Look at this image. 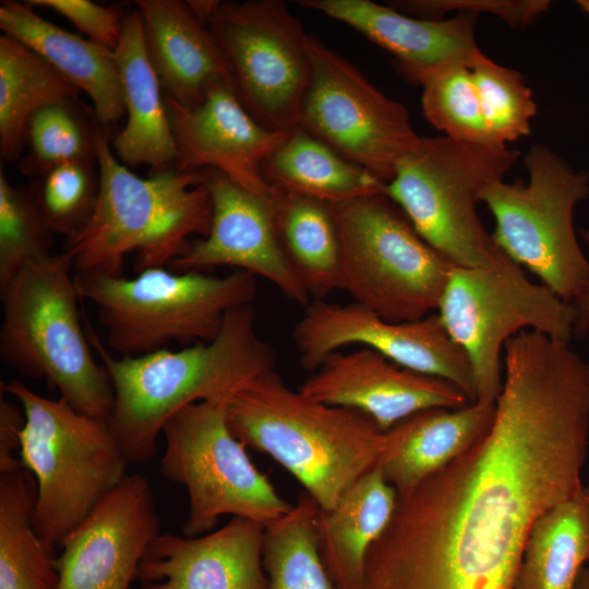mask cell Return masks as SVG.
Segmentation results:
<instances>
[{"label":"cell","instance_id":"1","mask_svg":"<svg viewBox=\"0 0 589 589\" xmlns=\"http://www.w3.org/2000/svg\"><path fill=\"white\" fill-rule=\"evenodd\" d=\"M503 353L491 426L398 498L362 589H514L534 522L585 486L587 363L569 342L531 330Z\"/></svg>","mask_w":589,"mask_h":589},{"label":"cell","instance_id":"2","mask_svg":"<svg viewBox=\"0 0 589 589\" xmlns=\"http://www.w3.org/2000/svg\"><path fill=\"white\" fill-rule=\"evenodd\" d=\"M115 393L108 419L129 465L149 461L166 422L200 401L231 398L275 370V353L255 329L252 303L230 310L218 335L181 350L167 348L139 357L115 358L86 330Z\"/></svg>","mask_w":589,"mask_h":589},{"label":"cell","instance_id":"3","mask_svg":"<svg viewBox=\"0 0 589 589\" xmlns=\"http://www.w3.org/2000/svg\"><path fill=\"white\" fill-rule=\"evenodd\" d=\"M227 422L235 437L271 456L322 509L377 467L387 442L369 416L309 398L275 370L230 398Z\"/></svg>","mask_w":589,"mask_h":589},{"label":"cell","instance_id":"4","mask_svg":"<svg viewBox=\"0 0 589 589\" xmlns=\"http://www.w3.org/2000/svg\"><path fill=\"white\" fill-rule=\"evenodd\" d=\"M100 189L86 226L65 239L62 254L75 272L122 276L136 251L135 271L164 267L181 256L193 235L205 237L212 202L206 169H170L142 178L116 157L108 128L97 142Z\"/></svg>","mask_w":589,"mask_h":589},{"label":"cell","instance_id":"5","mask_svg":"<svg viewBox=\"0 0 589 589\" xmlns=\"http://www.w3.org/2000/svg\"><path fill=\"white\" fill-rule=\"evenodd\" d=\"M71 262L49 253L26 263L0 290V357L23 375L43 378L77 411L109 419L113 387L92 354Z\"/></svg>","mask_w":589,"mask_h":589},{"label":"cell","instance_id":"6","mask_svg":"<svg viewBox=\"0 0 589 589\" xmlns=\"http://www.w3.org/2000/svg\"><path fill=\"white\" fill-rule=\"evenodd\" d=\"M25 412L19 458L37 484L34 525L55 554L67 536L128 474L108 419L50 399L14 380L0 383Z\"/></svg>","mask_w":589,"mask_h":589},{"label":"cell","instance_id":"7","mask_svg":"<svg viewBox=\"0 0 589 589\" xmlns=\"http://www.w3.org/2000/svg\"><path fill=\"white\" fill-rule=\"evenodd\" d=\"M74 281L80 298L96 306L107 345L123 357L154 352L171 341L213 340L227 313L251 304L257 289L256 277L242 271L216 277L152 267L134 278L75 272Z\"/></svg>","mask_w":589,"mask_h":589},{"label":"cell","instance_id":"8","mask_svg":"<svg viewBox=\"0 0 589 589\" xmlns=\"http://www.w3.org/2000/svg\"><path fill=\"white\" fill-rule=\"evenodd\" d=\"M518 149L441 136H420L396 168L385 194L418 233L458 267H488L509 259L483 227L477 212L480 191L504 180Z\"/></svg>","mask_w":589,"mask_h":589},{"label":"cell","instance_id":"9","mask_svg":"<svg viewBox=\"0 0 589 589\" xmlns=\"http://www.w3.org/2000/svg\"><path fill=\"white\" fill-rule=\"evenodd\" d=\"M341 249V289L390 322L437 310L454 265L385 193L330 204Z\"/></svg>","mask_w":589,"mask_h":589},{"label":"cell","instance_id":"10","mask_svg":"<svg viewBox=\"0 0 589 589\" xmlns=\"http://www.w3.org/2000/svg\"><path fill=\"white\" fill-rule=\"evenodd\" d=\"M527 183L497 180L479 193L494 218L497 247L573 304L589 286V261L576 237L574 212L589 196V175L543 144L525 156Z\"/></svg>","mask_w":589,"mask_h":589},{"label":"cell","instance_id":"11","mask_svg":"<svg viewBox=\"0 0 589 589\" xmlns=\"http://www.w3.org/2000/svg\"><path fill=\"white\" fill-rule=\"evenodd\" d=\"M438 316L466 353L477 400L495 404L503 384L502 351L524 330L569 342L575 310L546 286L530 280L513 260L488 267L454 266Z\"/></svg>","mask_w":589,"mask_h":589},{"label":"cell","instance_id":"12","mask_svg":"<svg viewBox=\"0 0 589 589\" xmlns=\"http://www.w3.org/2000/svg\"><path fill=\"white\" fill-rule=\"evenodd\" d=\"M230 398L189 405L164 425L160 473L185 488L189 512L185 537L213 531L220 516L245 517L265 526L292 508L266 474L259 471L245 445L227 422Z\"/></svg>","mask_w":589,"mask_h":589},{"label":"cell","instance_id":"13","mask_svg":"<svg viewBox=\"0 0 589 589\" xmlns=\"http://www.w3.org/2000/svg\"><path fill=\"white\" fill-rule=\"evenodd\" d=\"M205 25L247 111L269 130L296 128L312 67L301 21L280 0H217Z\"/></svg>","mask_w":589,"mask_h":589},{"label":"cell","instance_id":"14","mask_svg":"<svg viewBox=\"0 0 589 589\" xmlns=\"http://www.w3.org/2000/svg\"><path fill=\"white\" fill-rule=\"evenodd\" d=\"M311 75L298 125L385 184L418 144L408 109L311 35Z\"/></svg>","mask_w":589,"mask_h":589},{"label":"cell","instance_id":"15","mask_svg":"<svg viewBox=\"0 0 589 589\" xmlns=\"http://www.w3.org/2000/svg\"><path fill=\"white\" fill-rule=\"evenodd\" d=\"M300 365L316 371L332 353L350 345L369 348L406 369L444 378L477 400L470 362L450 338L438 314L390 322L359 303L315 300L293 330Z\"/></svg>","mask_w":589,"mask_h":589},{"label":"cell","instance_id":"16","mask_svg":"<svg viewBox=\"0 0 589 589\" xmlns=\"http://www.w3.org/2000/svg\"><path fill=\"white\" fill-rule=\"evenodd\" d=\"M159 530L148 480L127 474L63 540L58 589H129Z\"/></svg>","mask_w":589,"mask_h":589},{"label":"cell","instance_id":"17","mask_svg":"<svg viewBox=\"0 0 589 589\" xmlns=\"http://www.w3.org/2000/svg\"><path fill=\"white\" fill-rule=\"evenodd\" d=\"M204 184L212 202L209 231L169 266L180 272L231 266L268 280L288 299L308 306L311 297L276 231L275 199L257 195L214 169H206Z\"/></svg>","mask_w":589,"mask_h":589},{"label":"cell","instance_id":"18","mask_svg":"<svg viewBox=\"0 0 589 589\" xmlns=\"http://www.w3.org/2000/svg\"><path fill=\"white\" fill-rule=\"evenodd\" d=\"M165 103L177 147L176 169H214L257 195L275 199L277 190L264 179L262 164L289 131L259 123L230 79L211 82L194 107H182L166 95Z\"/></svg>","mask_w":589,"mask_h":589},{"label":"cell","instance_id":"19","mask_svg":"<svg viewBox=\"0 0 589 589\" xmlns=\"http://www.w3.org/2000/svg\"><path fill=\"white\" fill-rule=\"evenodd\" d=\"M298 390L314 400L363 412L384 432L421 410L455 409L470 402L452 382L406 369L363 347L329 354Z\"/></svg>","mask_w":589,"mask_h":589},{"label":"cell","instance_id":"20","mask_svg":"<svg viewBox=\"0 0 589 589\" xmlns=\"http://www.w3.org/2000/svg\"><path fill=\"white\" fill-rule=\"evenodd\" d=\"M265 529L253 519L232 517L197 537L160 532L140 563L141 589H267Z\"/></svg>","mask_w":589,"mask_h":589},{"label":"cell","instance_id":"21","mask_svg":"<svg viewBox=\"0 0 589 589\" xmlns=\"http://www.w3.org/2000/svg\"><path fill=\"white\" fill-rule=\"evenodd\" d=\"M297 3L347 24L390 52L401 75L446 62L471 65L481 52L474 38L477 15L473 14L426 20L370 0H299Z\"/></svg>","mask_w":589,"mask_h":589},{"label":"cell","instance_id":"22","mask_svg":"<svg viewBox=\"0 0 589 589\" xmlns=\"http://www.w3.org/2000/svg\"><path fill=\"white\" fill-rule=\"evenodd\" d=\"M146 51L164 94L182 107L203 99L206 86L230 79V71L209 29L181 0H136Z\"/></svg>","mask_w":589,"mask_h":589},{"label":"cell","instance_id":"23","mask_svg":"<svg viewBox=\"0 0 589 589\" xmlns=\"http://www.w3.org/2000/svg\"><path fill=\"white\" fill-rule=\"evenodd\" d=\"M495 404L469 402L460 408L416 412L386 431L377 464L398 498L468 450L491 426Z\"/></svg>","mask_w":589,"mask_h":589},{"label":"cell","instance_id":"24","mask_svg":"<svg viewBox=\"0 0 589 589\" xmlns=\"http://www.w3.org/2000/svg\"><path fill=\"white\" fill-rule=\"evenodd\" d=\"M123 92L127 123L111 142L124 166L149 167V173L175 169L176 141L159 77L151 63L137 9L128 13L115 50Z\"/></svg>","mask_w":589,"mask_h":589},{"label":"cell","instance_id":"25","mask_svg":"<svg viewBox=\"0 0 589 589\" xmlns=\"http://www.w3.org/2000/svg\"><path fill=\"white\" fill-rule=\"evenodd\" d=\"M0 28L85 92L104 127L123 117V92L115 51L55 25L27 2L1 1Z\"/></svg>","mask_w":589,"mask_h":589},{"label":"cell","instance_id":"26","mask_svg":"<svg viewBox=\"0 0 589 589\" xmlns=\"http://www.w3.org/2000/svg\"><path fill=\"white\" fill-rule=\"evenodd\" d=\"M397 503L396 490L375 467L333 508L318 507L317 546L335 589H362L368 552L388 526Z\"/></svg>","mask_w":589,"mask_h":589},{"label":"cell","instance_id":"27","mask_svg":"<svg viewBox=\"0 0 589 589\" xmlns=\"http://www.w3.org/2000/svg\"><path fill=\"white\" fill-rule=\"evenodd\" d=\"M274 189L328 204L385 193V183L297 125L262 164Z\"/></svg>","mask_w":589,"mask_h":589},{"label":"cell","instance_id":"28","mask_svg":"<svg viewBox=\"0 0 589 589\" xmlns=\"http://www.w3.org/2000/svg\"><path fill=\"white\" fill-rule=\"evenodd\" d=\"M274 208L283 250L310 297L323 300L341 289V249L330 204L277 190Z\"/></svg>","mask_w":589,"mask_h":589},{"label":"cell","instance_id":"29","mask_svg":"<svg viewBox=\"0 0 589 589\" xmlns=\"http://www.w3.org/2000/svg\"><path fill=\"white\" fill-rule=\"evenodd\" d=\"M589 561V485L545 512L526 543L514 589H575Z\"/></svg>","mask_w":589,"mask_h":589},{"label":"cell","instance_id":"30","mask_svg":"<svg viewBox=\"0 0 589 589\" xmlns=\"http://www.w3.org/2000/svg\"><path fill=\"white\" fill-rule=\"evenodd\" d=\"M36 501L31 471L0 474V589H58L56 556L34 525Z\"/></svg>","mask_w":589,"mask_h":589},{"label":"cell","instance_id":"31","mask_svg":"<svg viewBox=\"0 0 589 589\" xmlns=\"http://www.w3.org/2000/svg\"><path fill=\"white\" fill-rule=\"evenodd\" d=\"M79 89L21 41L0 37V156L20 158L29 117L53 101L77 96Z\"/></svg>","mask_w":589,"mask_h":589},{"label":"cell","instance_id":"32","mask_svg":"<svg viewBox=\"0 0 589 589\" xmlns=\"http://www.w3.org/2000/svg\"><path fill=\"white\" fill-rule=\"evenodd\" d=\"M105 128L77 96L37 109L26 124L27 153L20 160L21 173L36 179L65 163L97 159V142Z\"/></svg>","mask_w":589,"mask_h":589},{"label":"cell","instance_id":"33","mask_svg":"<svg viewBox=\"0 0 589 589\" xmlns=\"http://www.w3.org/2000/svg\"><path fill=\"white\" fill-rule=\"evenodd\" d=\"M318 505L305 491L289 513L266 526L263 565L267 589H335L317 546Z\"/></svg>","mask_w":589,"mask_h":589},{"label":"cell","instance_id":"34","mask_svg":"<svg viewBox=\"0 0 589 589\" xmlns=\"http://www.w3.org/2000/svg\"><path fill=\"white\" fill-rule=\"evenodd\" d=\"M402 76L422 87L423 116L444 136L458 142L504 147L495 143L486 127L470 65L446 62Z\"/></svg>","mask_w":589,"mask_h":589},{"label":"cell","instance_id":"35","mask_svg":"<svg viewBox=\"0 0 589 589\" xmlns=\"http://www.w3.org/2000/svg\"><path fill=\"white\" fill-rule=\"evenodd\" d=\"M99 189L97 159L56 166L34 179L29 188L49 229L65 239L86 226L96 207Z\"/></svg>","mask_w":589,"mask_h":589},{"label":"cell","instance_id":"36","mask_svg":"<svg viewBox=\"0 0 589 589\" xmlns=\"http://www.w3.org/2000/svg\"><path fill=\"white\" fill-rule=\"evenodd\" d=\"M486 127L500 146L531 133L537 105L520 72L500 65L482 51L470 65Z\"/></svg>","mask_w":589,"mask_h":589},{"label":"cell","instance_id":"37","mask_svg":"<svg viewBox=\"0 0 589 589\" xmlns=\"http://www.w3.org/2000/svg\"><path fill=\"white\" fill-rule=\"evenodd\" d=\"M52 231L28 189L12 185L0 170V290L28 262L50 253Z\"/></svg>","mask_w":589,"mask_h":589},{"label":"cell","instance_id":"38","mask_svg":"<svg viewBox=\"0 0 589 589\" xmlns=\"http://www.w3.org/2000/svg\"><path fill=\"white\" fill-rule=\"evenodd\" d=\"M389 7L410 16L442 20L444 15L489 13L514 28H525L548 11V0H396Z\"/></svg>","mask_w":589,"mask_h":589},{"label":"cell","instance_id":"39","mask_svg":"<svg viewBox=\"0 0 589 589\" xmlns=\"http://www.w3.org/2000/svg\"><path fill=\"white\" fill-rule=\"evenodd\" d=\"M34 7L50 9L68 19L87 39L115 51L121 40L128 13L118 7L89 0H28Z\"/></svg>","mask_w":589,"mask_h":589},{"label":"cell","instance_id":"40","mask_svg":"<svg viewBox=\"0 0 589 589\" xmlns=\"http://www.w3.org/2000/svg\"><path fill=\"white\" fill-rule=\"evenodd\" d=\"M25 421L22 406L0 392V474L23 468L19 452Z\"/></svg>","mask_w":589,"mask_h":589},{"label":"cell","instance_id":"41","mask_svg":"<svg viewBox=\"0 0 589 589\" xmlns=\"http://www.w3.org/2000/svg\"><path fill=\"white\" fill-rule=\"evenodd\" d=\"M580 239L589 247V230H578ZM575 310L573 337L584 339L589 335V286L587 290L573 303Z\"/></svg>","mask_w":589,"mask_h":589},{"label":"cell","instance_id":"42","mask_svg":"<svg viewBox=\"0 0 589 589\" xmlns=\"http://www.w3.org/2000/svg\"><path fill=\"white\" fill-rule=\"evenodd\" d=\"M575 589H589V568H581L576 580Z\"/></svg>","mask_w":589,"mask_h":589},{"label":"cell","instance_id":"43","mask_svg":"<svg viewBox=\"0 0 589 589\" xmlns=\"http://www.w3.org/2000/svg\"><path fill=\"white\" fill-rule=\"evenodd\" d=\"M577 3L582 9V11L589 13V0H580L577 1Z\"/></svg>","mask_w":589,"mask_h":589},{"label":"cell","instance_id":"44","mask_svg":"<svg viewBox=\"0 0 589 589\" xmlns=\"http://www.w3.org/2000/svg\"><path fill=\"white\" fill-rule=\"evenodd\" d=\"M587 368H588V376H589V363H587Z\"/></svg>","mask_w":589,"mask_h":589}]
</instances>
